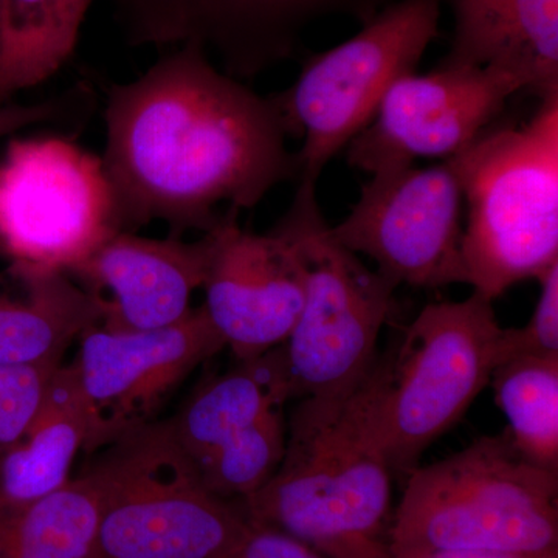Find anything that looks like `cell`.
<instances>
[{
	"mask_svg": "<svg viewBox=\"0 0 558 558\" xmlns=\"http://www.w3.org/2000/svg\"><path fill=\"white\" fill-rule=\"evenodd\" d=\"M208 258L207 233L189 242L117 231L69 275L100 303L102 328L159 329L193 311L191 301L204 288Z\"/></svg>",
	"mask_w": 558,
	"mask_h": 558,
	"instance_id": "15",
	"label": "cell"
},
{
	"mask_svg": "<svg viewBox=\"0 0 558 558\" xmlns=\"http://www.w3.org/2000/svg\"><path fill=\"white\" fill-rule=\"evenodd\" d=\"M84 102H86V97L83 92L75 89L68 92L62 97L33 102V105L9 102V105L0 106V138L7 137V135H16L17 132L38 126V124L68 123L84 109Z\"/></svg>",
	"mask_w": 558,
	"mask_h": 558,
	"instance_id": "26",
	"label": "cell"
},
{
	"mask_svg": "<svg viewBox=\"0 0 558 558\" xmlns=\"http://www.w3.org/2000/svg\"><path fill=\"white\" fill-rule=\"evenodd\" d=\"M391 558H558V548L546 550L399 548Z\"/></svg>",
	"mask_w": 558,
	"mask_h": 558,
	"instance_id": "28",
	"label": "cell"
},
{
	"mask_svg": "<svg viewBox=\"0 0 558 558\" xmlns=\"http://www.w3.org/2000/svg\"><path fill=\"white\" fill-rule=\"evenodd\" d=\"M292 399L281 348L242 360L236 368L202 385L168 418L180 449L199 465L270 410Z\"/></svg>",
	"mask_w": 558,
	"mask_h": 558,
	"instance_id": "19",
	"label": "cell"
},
{
	"mask_svg": "<svg viewBox=\"0 0 558 558\" xmlns=\"http://www.w3.org/2000/svg\"><path fill=\"white\" fill-rule=\"evenodd\" d=\"M78 341L73 362L92 414L86 453L156 421L180 385L227 348L202 306L167 328L113 330L97 325Z\"/></svg>",
	"mask_w": 558,
	"mask_h": 558,
	"instance_id": "13",
	"label": "cell"
},
{
	"mask_svg": "<svg viewBox=\"0 0 558 558\" xmlns=\"http://www.w3.org/2000/svg\"><path fill=\"white\" fill-rule=\"evenodd\" d=\"M288 444L284 407L270 410L211 457L196 465L211 494L242 501L258 492L277 472Z\"/></svg>",
	"mask_w": 558,
	"mask_h": 558,
	"instance_id": "23",
	"label": "cell"
},
{
	"mask_svg": "<svg viewBox=\"0 0 558 558\" xmlns=\"http://www.w3.org/2000/svg\"><path fill=\"white\" fill-rule=\"evenodd\" d=\"M94 2L0 0V106L68 64Z\"/></svg>",
	"mask_w": 558,
	"mask_h": 558,
	"instance_id": "20",
	"label": "cell"
},
{
	"mask_svg": "<svg viewBox=\"0 0 558 558\" xmlns=\"http://www.w3.org/2000/svg\"><path fill=\"white\" fill-rule=\"evenodd\" d=\"M231 211L208 231L204 311L238 362L281 347L303 310L306 284L292 242L242 230ZM205 234V233H204Z\"/></svg>",
	"mask_w": 558,
	"mask_h": 558,
	"instance_id": "14",
	"label": "cell"
},
{
	"mask_svg": "<svg viewBox=\"0 0 558 558\" xmlns=\"http://www.w3.org/2000/svg\"><path fill=\"white\" fill-rule=\"evenodd\" d=\"M453 16L439 64L512 73L538 98L558 94V0H444Z\"/></svg>",
	"mask_w": 558,
	"mask_h": 558,
	"instance_id": "16",
	"label": "cell"
},
{
	"mask_svg": "<svg viewBox=\"0 0 558 558\" xmlns=\"http://www.w3.org/2000/svg\"><path fill=\"white\" fill-rule=\"evenodd\" d=\"M407 476L389 549L558 548V472L521 457L508 433Z\"/></svg>",
	"mask_w": 558,
	"mask_h": 558,
	"instance_id": "4",
	"label": "cell"
},
{
	"mask_svg": "<svg viewBox=\"0 0 558 558\" xmlns=\"http://www.w3.org/2000/svg\"><path fill=\"white\" fill-rule=\"evenodd\" d=\"M513 447L532 464L558 472V355H519L490 381Z\"/></svg>",
	"mask_w": 558,
	"mask_h": 558,
	"instance_id": "22",
	"label": "cell"
},
{
	"mask_svg": "<svg viewBox=\"0 0 558 558\" xmlns=\"http://www.w3.org/2000/svg\"><path fill=\"white\" fill-rule=\"evenodd\" d=\"M376 362L355 387L299 400L275 475L242 499L250 523L325 558H391L392 473L376 424Z\"/></svg>",
	"mask_w": 558,
	"mask_h": 558,
	"instance_id": "2",
	"label": "cell"
},
{
	"mask_svg": "<svg viewBox=\"0 0 558 558\" xmlns=\"http://www.w3.org/2000/svg\"><path fill=\"white\" fill-rule=\"evenodd\" d=\"M60 365L0 368V461L24 435Z\"/></svg>",
	"mask_w": 558,
	"mask_h": 558,
	"instance_id": "24",
	"label": "cell"
},
{
	"mask_svg": "<svg viewBox=\"0 0 558 558\" xmlns=\"http://www.w3.org/2000/svg\"><path fill=\"white\" fill-rule=\"evenodd\" d=\"M92 414L75 362L51 374L35 416L0 461V520L10 519L72 478L89 449Z\"/></svg>",
	"mask_w": 558,
	"mask_h": 558,
	"instance_id": "17",
	"label": "cell"
},
{
	"mask_svg": "<svg viewBox=\"0 0 558 558\" xmlns=\"http://www.w3.org/2000/svg\"><path fill=\"white\" fill-rule=\"evenodd\" d=\"M537 281L538 300L527 325L505 330L506 360L519 355H558V263L539 275Z\"/></svg>",
	"mask_w": 558,
	"mask_h": 558,
	"instance_id": "25",
	"label": "cell"
},
{
	"mask_svg": "<svg viewBox=\"0 0 558 558\" xmlns=\"http://www.w3.org/2000/svg\"><path fill=\"white\" fill-rule=\"evenodd\" d=\"M444 0H396L362 31L303 62L299 78L271 95L289 137L300 138V178L317 185L319 175L360 134L389 87L416 72L439 36Z\"/></svg>",
	"mask_w": 558,
	"mask_h": 558,
	"instance_id": "8",
	"label": "cell"
},
{
	"mask_svg": "<svg viewBox=\"0 0 558 558\" xmlns=\"http://www.w3.org/2000/svg\"><path fill=\"white\" fill-rule=\"evenodd\" d=\"M101 161L120 231L161 222L170 236L208 233L299 180L274 98L175 47L138 78L108 89Z\"/></svg>",
	"mask_w": 558,
	"mask_h": 558,
	"instance_id": "1",
	"label": "cell"
},
{
	"mask_svg": "<svg viewBox=\"0 0 558 558\" xmlns=\"http://www.w3.org/2000/svg\"><path fill=\"white\" fill-rule=\"evenodd\" d=\"M131 47L194 46L244 81L292 60L322 21L368 24L396 0H110Z\"/></svg>",
	"mask_w": 558,
	"mask_h": 558,
	"instance_id": "10",
	"label": "cell"
},
{
	"mask_svg": "<svg viewBox=\"0 0 558 558\" xmlns=\"http://www.w3.org/2000/svg\"><path fill=\"white\" fill-rule=\"evenodd\" d=\"M275 229L295 247L306 284L295 328L279 347L292 399L348 391L379 357L398 286L333 238L314 183L299 182Z\"/></svg>",
	"mask_w": 558,
	"mask_h": 558,
	"instance_id": "7",
	"label": "cell"
},
{
	"mask_svg": "<svg viewBox=\"0 0 558 558\" xmlns=\"http://www.w3.org/2000/svg\"><path fill=\"white\" fill-rule=\"evenodd\" d=\"M120 231L101 157L62 135L11 138L0 160V255L70 274Z\"/></svg>",
	"mask_w": 558,
	"mask_h": 558,
	"instance_id": "9",
	"label": "cell"
},
{
	"mask_svg": "<svg viewBox=\"0 0 558 558\" xmlns=\"http://www.w3.org/2000/svg\"><path fill=\"white\" fill-rule=\"evenodd\" d=\"M101 510L100 484L84 468L58 490L0 520V558H94Z\"/></svg>",
	"mask_w": 558,
	"mask_h": 558,
	"instance_id": "21",
	"label": "cell"
},
{
	"mask_svg": "<svg viewBox=\"0 0 558 558\" xmlns=\"http://www.w3.org/2000/svg\"><path fill=\"white\" fill-rule=\"evenodd\" d=\"M102 510L94 558H223L250 527L241 501L204 486L167 421L95 451Z\"/></svg>",
	"mask_w": 558,
	"mask_h": 558,
	"instance_id": "5",
	"label": "cell"
},
{
	"mask_svg": "<svg viewBox=\"0 0 558 558\" xmlns=\"http://www.w3.org/2000/svg\"><path fill=\"white\" fill-rule=\"evenodd\" d=\"M526 90L512 73L438 64L389 87L368 126L347 146L349 167L371 175L447 160L468 149L501 116L510 97Z\"/></svg>",
	"mask_w": 558,
	"mask_h": 558,
	"instance_id": "12",
	"label": "cell"
},
{
	"mask_svg": "<svg viewBox=\"0 0 558 558\" xmlns=\"http://www.w3.org/2000/svg\"><path fill=\"white\" fill-rule=\"evenodd\" d=\"M9 274L16 292L0 290V368L60 365L87 329L101 325L100 303L69 274Z\"/></svg>",
	"mask_w": 558,
	"mask_h": 558,
	"instance_id": "18",
	"label": "cell"
},
{
	"mask_svg": "<svg viewBox=\"0 0 558 558\" xmlns=\"http://www.w3.org/2000/svg\"><path fill=\"white\" fill-rule=\"evenodd\" d=\"M494 301L472 292L427 304L376 360V424L392 473L409 475L424 451L465 416L505 363Z\"/></svg>",
	"mask_w": 558,
	"mask_h": 558,
	"instance_id": "6",
	"label": "cell"
},
{
	"mask_svg": "<svg viewBox=\"0 0 558 558\" xmlns=\"http://www.w3.org/2000/svg\"><path fill=\"white\" fill-rule=\"evenodd\" d=\"M468 207L465 284L495 301L558 263V94L450 157Z\"/></svg>",
	"mask_w": 558,
	"mask_h": 558,
	"instance_id": "3",
	"label": "cell"
},
{
	"mask_svg": "<svg viewBox=\"0 0 558 558\" xmlns=\"http://www.w3.org/2000/svg\"><path fill=\"white\" fill-rule=\"evenodd\" d=\"M464 193L453 160L371 175L333 238L396 286L440 289L465 284Z\"/></svg>",
	"mask_w": 558,
	"mask_h": 558,
	"instance_id": "11",
	"label": "cell"
},
{
	"mask_svg": "<svg viewBox=\"0 0 558 558\" xmlns=\"http://www.w3.org/2000/svg\"><path fill=\"white\" fill-rule=\"evenodd\" d=\"M223 558H325L277 529L250 523L247 534Z\"/></svg>",
	"mask_w": 558,
	"mask_h": 558,
	"instance_id": "27",
	"label": "cell"
}]
</instances>
